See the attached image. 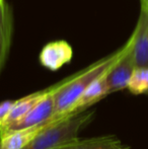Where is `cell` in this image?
I'll return each mask as SVG.
<instances>
[{
    "mask_svg": "<svg viewBox=\"0 0 148 149\" xmlns=\"http://www.w3.org/2000/svg\"><path fill=\"white\" fill-rule=\"evenodd\" d=\"M127 48H128V42L122 49L115 52L111 56L99 60V62L94 63L79 74L74 75L58 83L55 89L54 117L57 119H62L75 113L73 108L83 92L93 81L105 75L118 62L119 59L126 52Z\"/></svg>",
    "mask_w": 148,
    "mask_h": 149,
    "instance_id": "obj_1",
    "label": "cell"
},
{
    "mask_svg": "<svg viewBox=\"0 0 148 149\" xmlns=\"http://www.w3.org/2000/svg\"><path fill=\"white\" fill-rule=\"evenodd\" d=\"M136 66H135L132 55V43H131V39H129L128 48L124 55L106 74V80H107L110 94L127 88L129 80Z\"/></svg>",
    "mask_w": 148,
    "mask_h": 149,
    "instance_id": "obj_4",
    "label": "cell"
},
{
    "mask_svg": "<svg viewBox=\"0 0 148 149\" xmlns=\"http://www.w3.org/2000/svg\"><path fill=\"white\" fill-rule=\"evenodd\" d=\"M57 85L58 84L50 87L44 97L22 118L10 124L7 127L0 128V135L8 131L26 129V128L41 125L53 118L54 110H55V89Z\"/></svg>",
    "mask_w": 148,
    "mask_h": 149,
    "instance_id": "obj_3",
    "label": "cell"
},
{
    "mask_svg": "<svg viewBox=\"0 0 148 149\" xmlns=\"http://www.w3.org/2000/svg\"><path fill=\"white\" fill-rule=\"evenodd\" d=\"M1 2H2V0H0V3H1Z\"/></svg>",
    "mask_w": 148,
    "mask_h": 149,
    "instance_id": "obj_15",
    "label": "cell"
},
{
    "mask_svg": "<svg viewBox=\"0 0 148 149\" xmlns=\"http://www.w3.org/2000/svg\"><path fill=\"white\" fill-rule=\"evenodd\" d=\"M49 88L41 90V91L34 92V93H31V94H28V95L24 96V97L15 100L11 111H10V113L8 114L7 118L5 120V122H4V124L0 128L7 127L10 124L14 123V122H16L17 120L22 118L28 111L32 110L38 102L44 97V95L47 93Z\"/></svg>",
    "mask_w": 148,
    "mask_h": 149,
    "instance_id": "obj_11",
    "label": "cell"
},
{
    "mask_svg": "<svg viewBox=\"0 0 148 149\" xmlns=\"http://www.w3.org/2000/svg\"><path fill=\"white\" fill-rule=\"evenodd\" d=\"M130 39L135 66L148 68V12L143 8Z\"/></svg>",
    "mask_w": 148,
    "mask_h": 149,
    "instance_id": "obj_5",
    "label": "cell"
},
{
    "mask_svg": "<svg viewBox=\"0 0 148 149\" xmlns=\"http://www.w3.org/2000/svg\"><path fill=\"white\" fill-rule=\"evenodd\" d=\"M115 135H105L99 137L80 139L76 138L71 141L59 145L53 149H129Z\"/></svg>",
    "mask_w": 148,
    "mask_h": 149,
    "instance_id": "obj_8",
    "label": "cell"
},
{
    "mask_svg": "<svg viewBox=\"0 0 148 149\" xmlns=\"http://www.w3.org/2000/svg\"><path fill=\"white\" fill-rule=\"evenodd\" d=\"M12 33V16L5 0L0 3V73L9 51Z\"/></svg>",
    "mask_w": 148,
    "mask_h": 149,
    "instance_id": "obj_10",
    "label": "cell"
},
{
    "mask_svg": "<svg viewBox=\"0 0 148 149\" xmlns=\"http://www.w3.org/2000/svg\"><path fill=\"white\" fill-rule=\"evenodd\" d=\"M93 116L94 112L87 109L54 121L24 149H53L76 139L79 132L92 121Z\"/></svg>",
    "mask_w": 148,
    "mask_h": 149,
    "instance_id": "obj_2",
    "label": "cell"
},
{
    "mask_svg": "<svg viewBox=\"0 0 148 149\" xmlns=\"http://www.w3.org/2000/svg\"><path fill=\"white\" fill-rule=\"evenodd\" d=\"M65 118V117H64ZM63 119V118H62ZM55 117L49 120L46 123L37 125L34 127L26 128L20 130L8 131L0 135V149H24L35 138L45 129L46 127L52 124L54 121H57Z\"/></svg>",
    "mask_w": 148,
    "mask_h": 149,
    "instance_id": "obj_7",
    "label": "cell"
},
{
    "mask_svg": "<svg viewBox=\"0 0 148 149\" xmlns=\"http://www.w3.org/2000/svg\"><path fill=\"white\" fill-rule=\"evenodd\" d=\"M73 56L70 45L65 41L51 42L43 48L40 54V63L51 71H56L69 63Z\"/></svg>",
    "mask_w": 148,
    "mask_h": 149,
    "instance_id": "obj_6",
    "label": "cell"
},
{
    "mask_svg": "<svg viewBox=\"0 0 148 149\" xmlns=\"http://www.w3.org/2000/svg\"><path fill=\"white\" fill-rule=\"evenodd\" d=\"M15 100H4L0 102V127L4 124Z\"/></svg>",
    "mask_w": 148,
    "mask_h": 149,
    "instance_id": "obj_13",
    "label": "cell"
},
{
    "mask_svg": "<svg viewBox=\"0 0 148 149\" xmlns=\"http://www.w3.org/2000/svg\"><path fill=\"white\" fill-rule=\"evenodd\" d=\"M141 1V8L145 9L148 12V0H140Z\"/></svg>",
    "mask_w": 148,
    "mask_h": 149,
    "instance_id": "obj_14",
    "label": "cell"
},
{
    "mask_svg": "<svg viewBox=\"0 0 148 149\" xmlns=\"http://www.w3.org/2000/svg\"><path fill=\"white\" fill-rule=\"evenodd\" d=\"M127 88L135 95L148 93V68L136 67L129 80Z\"/></svg>",
    "mask_w": 148,
    "mask_h": 149,
    "instance_id": "obj_12",
    "label": "cell"
},
{
    "mask_svg": "<svg viewBox=\"0 0 148 149\" xmlns=\"http://www.w3.org/2000/svg\"><path fill=\"white\" fill-rule=\"evenodd\" d=\"M106 74L93 81L87 87L86 90L83 92L82 95L79 97V100H77V102L75 104L73 108V111L75 113L87 110L93 104L99 102L104 97L109 95L110 92H109V87H108L107 84V80H106Z\"/></svg>",
    "mask_w": 148,
    "mask_h": 149,
    "instance_id": "obj_9",
    "label": "cell"
}]
</instances>
